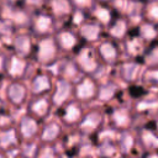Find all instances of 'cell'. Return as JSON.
Instances as JSON below:
<instances>
[{
	"mask_svg": "<svg viewBox=\"0 0 158 158\" xmlns=\"http://www.w3.org/2000/svg\"><path fill=\"white\" fill-rule=\"evenodd\" d=\"M144 42L136 35L132 37H128V40L126 41V51L128 54H131L132 57H137V56H142L146 47L143 44Z\"/></svg>",
	"mask_w": 158,
	"mask_h": 158,
	"instance_id": "28",
	"label": "cell"
},
{
	"mask_svg": "<svg viewBox=\"0 0 158 158\" xmlns=\"http://www.w3.org/2000/svg\"><path fill=\"white\" fill-rule=\"evenodd\" d=\"M110 122L115 130L126 131L132 125V115L123 107L114 109L110 112Z\"/></svg>",
	"mask_w": 158,
	"mask_h": 158,
	"instance_id": "15",
	"label": "cell"
},
{
	"mask_svg": "<svg viewBox=\"0 0 158 158\" xmlns=\"http://www.w3.org/2000/svg\"><path fill=\"white\" fill-rule=\"evenodd\" d=\"M147 1H158V0H147Z\"/></svg>",
	"mask_w": 158,
	"mask_h": 158,
	"instance_id": "45",
	"label": "cell"
},
{
	"mask_svg": "<svg viewBox=\"0 0 158 158\" xmlns=\"http://www.w3.org/2000/svg\"><path fill=\"white\" fill-rule=\"evenodd\" d=\"M123 158H133V157H128V156H127V157H123Z\"/></svg>",
	"mask_w": 158,
	"mask_h": 158,
	"instance_id": "46",
	"label": "cell"
},
{
	"mask_svg": "<svg viewBox=\"0 0 158 158\" xmlns=\"http://www.w3.org/2000/svg\"><path fill=\"white\" fill-rule=\"evenodd\" d=\"M72 94H73V83L59 77L54 86L52 88V95L49 98L51 104L54 106H63L67 104Z\"/></svg>",
	"mask_w": 158,
	"mask_h": 158,
	"instance_id": "4",
	"label": "cell"
},
{
	"mask_svg": "<svg viewBox=\"0 0 158 158\" xmlns=\"http://www.w3.org/2000/svg\"><path fill=\"white\" fill-rule=\"evenodd\" d=\"M141 79L146 85L158 86V67H151L141 73Z\"/></svg>",
	"mask_w": 158,
	"mask_h": 158,
	"instance_id": "35",
	"label": "cell"
},
{
	"mask_svg": "<svg viewBox=\"0 0 158 158\" xmlns=\"http://www.w3.org/2000/svg\"><path fill=\"white\" fill-rule=\"evenodd\" d=\"M74 63L78 67L80 73H84L85 75H89V77L96 75L101 69V62L98 58L96 52L88 46L80 47L77 51Z\"/></svg>",
	"mask_w": 158,
	"mask_h": 158,
	"instance_id": "1",
	"label": "cell"
},
{
	"mask_svg": "<svg viewBox=\"0 0 158 158\" xmlns=\"http://www.w3.org/2000/svg\"><path fill=\"white\" fill-rule=\"evenodd\" d=\"M59 72H60V78H64V79H67L69 81H72L73 79H75L77 75L80 73L79 69H78V67L75 65L74 60H69V62L63 63L60 65Z\"/></svg>",
	"mask_w": 158,
	"mask_h": 158,
	"instance_id": "33",
	"label": "cell"
},
{
	"mask_svg": "<svg viewBox=\"0 0 158 158\" xmlns=\"http://www.w3.org/2000/svg\"><path fill=\"white\" fill-rule=\"evenodd\" d=\"M30 26L35 35L41 37L49 36L54 26V17L47 12H38L31 17Z\"/></svg>",
	"mask_w": 158,
	"mask_h": 158,
	"instance_id": "6",
	"label": "cell"
},
{
	"mask_svg": "<svg viewBox=\"0 0 158 158\" xmlns=\"http://www.w3.org/2000/svg\"><path fill=\"white\" fill-rule=\"evenodd\" d=\"M0 158H5V156H4V154H2L1 152H0Z\"/></svg>",
	"mask_w": 158,
	"mask_h": 158,
	"instance_id": "44",
	"label": "cell"
},
{
	"mask_svg": "<svg viewBox=\"0 0 158 158\" xmlns=\"http://www.w3.org/2000/svg\"><path fill=\"white\" fill-rule=\"evenodd\" d=\"M27 67H28V64L26 62V58H22L20 56L12 54L6 60V64H5V69L4 70L9 74V77H11L15 80H19L20 78H22L26 74Z\"/></svg>",
	"mask_w": 158,
	"mask_h": 158,
	"instance_id": "11",
	"label": "cell"
},
{
	"mask_svg": "<svg viewBox=\"0 0 158 158\" xmlns=\"http://www.w3.org/2000/svg\"><path fill=\"white\" fill-rule=\"evenodd\" d=\"M48 4L51 9V15L58 19L72 16L74 10L70 0H49Z\"/></svg>",
	"mask_w": 158,
	"mask_h": 158,
	"instance_id": "21",
	"label": "cell"
},
{
	"mask_svg": "<svg viewBox=\"0 0 158 158\" xmlns=\"http://www.w3.org/2000/svg\"><path fill=\"white\" fill-rule=\"evenodd\" d=\"M23 1L28 6H41L44 2V0H23Z\"/></svg>",
	"mask_w": 158,
	"mask_h": 158,
	"instance_id": "39",
	"label": "cell"
},
{
	"mask_svg": "<svg viewBox=\"0 0 158 158\" xmlns=\"http://www.w3.org/2000/svg\"><path fill=\"white\" fill-rule=\"evenodd\" d=\"M91 14L93 16L95 17L96 22H99L101 26L104 25H109L111 21H112V12L111 10L106 6V5H102V4H96L91 7Z\"/></svg>",
	"mask_w": 158,
	"mask_h": 158,
	"instance_id": "27",
	"label": "cell"
},
{
	"mask_svg": "<svg viewBox=\"0 0 158 158\" xmlns=\"http://www.w3.org/2000/svg\"><path fill=\"white\" fill-rule=\"evenodd\" d=\"M10 4H15V2H17V1H20V0H7Z\"/></svg>",
	"mask_w": 158,
	"mask_h": 158,
	"instance_id": "42",
	"label": "cell"
},
{
	"mask_svg": "<svg viewBox=\"0 0 158 158\" xmlns=\"http://www.w3.org/2000/svg\"><path fill=\"white\" fill-rule=\"evenodd\" d=\"M115 142H116V146H117V149H118L120 153L128 154L131 152V149L133 148L135 143H136V137L131 132H128L127 130L126 131H120Z\"/></svg>",
	"mask_w": 158,
	"mask_h": 158,
	"instance_id": "25",
	"label": "cell"
},
{
	"mask_svg": "<svg viewBox=\"0 0 158 158\" xmlns=\"http://www.w3.org/2000/svg\"><path fill=\"white\" fill-rule=\"evenodd\" d=\"M73 7L78 9L79 11H86V10H91V7L95 5L94 0H70Z\"/></svg>",
	"mask_w": 158,
	"mask_h": 158,
	"instance_id": "37",
	"label": "cell"
},
{
	"mask_svg": "<svg viewBox=\"0 0 158 158\" xmlns=\"http://www.w3.org/2000/svg\"><path fill=\"white\" fill-rule=\"evenodd\" d=\"M136 110L139 114L144 112H154L158 110V98L156 96H146L136 102Z\"/></svg>",
	"mask_w": 158,
	"mask_h": 158,
	"instance_id": "29",
	"label": "cell"
},
{
	"mask_svg": "<svg viewBox=\"0 0 158 158\" xmlns=\"http://www.w3.org/2000/svg\"><path fill=\"white\" fill-rule=\"evenodd\" d=\"M117 153L118 149L115 139L101 136V139L98 144V154L100 156V158H115Z\"/></svg>",
	"mask_w": 158,
	"mask_h": 158,
	"instance_id": "26",
	"label": "cell"
},
{
	"mask_svg": "<svg viewBox=\"0 0 158 158\" xmlns=\"http://www.w3.org/2000/svg\"><path fill=\"white\" fill-rule=\"evenodd\" d=\"M84 158H93V157H90V156H88V157H84Z\"/></svg>",
	"mask_w": 158,
	"mask_h": 158,
	"instance_id": "47",
	"label": "cell"
},
{
	"mask_svg": "<svg viewBox=\"0 0 158 158\" xmlns=\"http://www.w3.org/2000/svg\"><path fill=\"white\" fill-rule=\"evenodd\" d=\"M15 25L9 20V19H0V37L4 36H15Z\"/></svg>",
	"mask_w": 158,
	"mask_h": 158,
	"instance_id": "36",
	"label": "cell"
},
{
	"mask_svg": "<svg viewBox=\"0 0 158 158\" xmlns=\"http://www.w3.org/2000/svg\"><path fill=\"white\" fill-rule=\"evenodd\" d=\"M79 37H81L85 42L95 43L101 38L102 26L96 21H83L79 26Z\"/></svg>",
	"mask_w": 158,
	"mask_h": 158,
	"instance_id": "9",
	"label": "cell"
},
{
	"mask_svg": "<svg viewBox=\"0 0 158 158\" xmlns=\"http://www.w3.org/2000/svg\"><path fill=\"white\" fill-rule=\"evenodd\" d=\"M141 73H142V65L139 62H137L135 59L122 62L118 67L120 78L125 83H128V84L137 81V79L141 77Z\"/></svg>",
	"mask_w": 158,
	"mask_h": 158,
	"instance_id": "8",
	"label": "cell"
},
{
	"mask_svg": "<svg viewBox=\"0 0 158 158\" xmlns=\"http://www.w3.org/2000/svg\"><path fill=\"white\" fill-rule=\"evenodd\" d=\"M38 132H40V125H38V120L37 118H35L30 114H26V115H23L20 118V122H19V135L23 139L30 141L35 136H37Z\"/></svg>",
	"mask_w": 158,
	"mask_h": 158,
	"instance_id": "13",
	"label": "cell"
},
{
	"mask_svg": "<svg viewBox=\"0 0 158 158\" xmlns=\"http://www.w3.org/2000/svg\"><path fill=\"white\" fill-rule=\"evenodd\" d=\"M143 158H158V152H147Z\"/></svg>",
	"mask_w": 158,
	"mask_h": 158,
	"instance_id": "40",
	"label": "cell"
},
{
	"mask_svg": "<svg viewBox=\"0 0 158 158\" xmlns=\"http://www.w3.org/2000/svg\"><path fill=\"white\" fill-rule=\"evenodd\" d=\"M142 56H143L144 63H146V65H148V68L158 67V44L157 43H152L148 48H146Z\"/></svg>",
	"mask_w": 158,
	"mask_h": 158,
	"instance_id": "34",
	"label": "cell"
},
{
	"mask_svg": "<svg viewBox=\"0 0 158 158\" xmlns=\"http://www.w3.org/2000/svg\"><path fill=\"white\" fill-rule=\"evenodd\" d=\"M142 17L144 21L158 23V1H147L142 9Z\"/></svg>",
	"mask_w": 158,
	"mask_h": 158,
	"instance_id": "31",
	"label": "cell"
},
{
	"mask_svg": "<svg viewBox=\"0 0 158 158\" xmlns=\"http://www.w3.org/2000/svg\"><path fill=\"white\" fill-rule=\"evenodd\" d=\"M109 35L114 40H123L127 37L128 33V21L126 17L120 16L116 19H112V21L107 25Z\"/></svg>",
	"mask_w": 158,
	"mask_h": 158,
	"instance_id": "19",
	"label": "cell"
},
{
	"mask_svg": "<svg viewBox=\"0 0 158 158\" xmlns=\"http://www.w3.org/2000/svg\"><path fill=\"white\" fill-rule=\"evenodd\" d=\"M62 133V127L60 123H58L57 121H51L48 123H46L42 130L40 131V138L42 142H44L46 144L53 143L54 141L58 139V137Z\"/></svg>",
	"mask_w": 158,
	"mask_h": 158,
	"instance_id": "22",
	"label": "cell"
},
{
	"mask_svg": "<svg viewBox=\"0 0 158 158\" xmlns=\"http://www.w3.org/2000/svg\"><path fill=\"white\" fill-rule=\"evenodd\" d=\"M101 125H102V114L99 110H90L89 112L84 114L78 123L80 132L84 135L95 133L101 127Z\"/></svg>",
	"mask_w": 158,
	"mask_h": 158,
	"instance_id": "7",
	"label": "cell"
},
{
	"mask_svg": "<svg viewBox=\"0 0 158 158\" xmlns=\"http://www.w3.org/2000/svg\"><path fill=\"white\" fill-rule=\"evenodd\" d=\"M120 90V85L115 81H105L102 84H98V91H96V99L101 102H107L112 100L116 94Z\"/></svg>",
	"mask_w": 158,
	"mask_h": 158,
	"instance_id": "23",
	"label": "cell"
},
{
	"mask_svg": "<svg viewBox=\"0 0 158 158\" xmlns=\"http://www.w3.org/2000/svg\"><path fill=\"white\" fill-rule=\"evenodd\" d=\"M6 98L12 105H22L27 98V86L20 81V80H14L6 86Z\"/></svg>",
	"mask_w": 158,
	"mask_h": 158,
	"instance_id": "12",
	"label": "cell"
},
{
	"mask_svg": "<svg viewBox=\"0 0 158 158\" xmlns=\"http://www.w3.org/2000/svg\"><path fill=\"white\" fill-rule=\"evenodd\" d=\"M17 143V133L14 128H5L0 131V147L10 148Z\"/></svg>",
	"mask_w": 158,
	"mask_h": 158,
	"instance_id": "32",
	"label": "cell"
},
{
	"mask_svg": "<svg viewBox=\"0 0 158 158\" xmlns=\"http://www.w3.org/2000/svg\"><path fill=\"white\" fill-rule=\"evenodd\" d=\"M37 158H56V152L51 146L43 147L41 151L37 152Z\"/></svg>",
	"mask_w": 158,
	"mask_h": 158,
	"instance_id": "38",
	"label": "cell"
},
{
	"mask_svg": "<svg viewBox=\"0 0 158 158\" xmlns=\"http://www.w3.org/2000/svg\"><path fill=\"white\" fill-rule=\"evenodd\" d=\"M12 47L16 56H20L22 58L28 57L33 52V42L32 37L28 33H17L12 37Z\"/></svg>",
	"mask_w": 158,
	"mask_h": 158,
	"instance_id": "14",
	"label": "cell"
},
{
	"mask_svg": "<svg viewBox=\"0 0 158 158\" xmlns=\"http://www.w3.org/2000/svg\"><path fill=\"white\" fill-rule=\"evenodd\" d=\"M96 56L101 63L106 65H115L120 58V49L117 44L111 40L101 41L96 48Z\"/></svg>",
	"mask_w": 158,
	"mask_h": 158,
	"instance_id": "5",
	"label": "cell"
},
{
	"mask_svg": "<svg viewBox=\"0 0 158 158\" xmlns=\"http://www.w3.org/2000/svg\"><path fill=\"white\" fill-rule=\"evenodd\" d=\"M56 40V43L59 49L69 52L77 48L78 46V36L69 28H63L57 32L56 36H53Z\"/></svg>",
	"mask_w": 158,
	"mask_h": 158,
	"instance_id": "17",
	"label": "cell"
},
{
	"mask_svg": "<svg viewBox=\"0 0 158 158\" xmlns=\"http://www.w3.org/2000/svg\"><path fill=\"white\" fill-rule=\"evenodd\" d=\"M137 36L143 42H154L158 38V23L143 20L137 27Z\"/></svg>",
	"mask_w": 158,
	"mask_h": 158,
	"instance_id": "24",
	"label": "cell"
},
{
	"mask_svg": "<svg viewBox=\"0 0 158 158\" xmlns=\"http://www.w3.org/2000/svg\"><path fill=\"white\" fill-rule=\"evenodd\" d=\"M53 84L48 73H37L30 83V90L35 96H42L52 91Z\"/></svg>",
	"mask_w": 158,
	"mask_h": 158,
	"instance_id": "10",
	"label": "cell"
},
{
	"mask_svg": "<svg viewBox=\"0 0 158 158\" xmlns=\"http://www.w3.org/2000/svg\"><path fill=\"white\" fill-rule=\"evenodd\" d=\"M137 139L147 152H158V133L149 128H141Z\"/></svg>",
	"mask_w": 158,
	"mask_h": 158,
	"instance_id": "18",
	"label": "cell"
},
{
	"mask_svg": "<svg viewBox=\"0 0 158 158\" xmlns=\"http://www.w3.org/2000/svg\"><path fill=\"white\" fill-rule=\"evenodd\" d=\"M83 110L78 102H67L62 114V121L65 125H75L83 117Z\"/></svg>",
	"mask_w": 158,
	"mask_h": 158,
	"instance_id": "20",
	"label": "cell"
},
{
	"mask_svg": "<svg viewBox=\"0 0 158 158\" xmlns=\"http://www.w3.org/2000/svg\"><path fill=\"white\" fill-rule=\"evenodd\" d=\"M6 19H9L15 25V27L30 26V22H31V16H28V14L22 9H14L10 12V16H7Z\"/></svg>",
	"mask_w": 158,
	"mask_h": 158,
	"instance_id": "30",
	"label": "cell"
},
{
	"mask_svg": "<svg viewBox=\"0 0 158 158\" xmlns=\"http://www.w3.org/2000/svg\"><path fill=\"white\" fill-rule=\"evenodd\" d=\"M96 91H98V84L94 80L93 77L84 75L80 78L77 84L73 86V94L79 101H89L96 98Z\"/></svg>",
	"mask_w": 158,
	"mask_h": 158,
	"instance_id": "3",
	"label": "cell"
},
{
	"mask_svg": "<svg viewBox=\"0 0 158 158\" xmlns=\"http://www.w3.org/2000/svg\"><path fill=\"white\" fill-rule=\"evenodd\" d=\"M33 51L36 60L42 65H52L58 59L59 48L56 43L54 37L51 35L41 37L36 43V48H33Z\"/></svg>",
	"mask_w": 158,
	"mask_h": 158,
	"instance_id": "2",
	"label": "cell"
},
{
	"mask_svg": "<svg viewBox=\"0 0 158 158\" xmlns=\"http://www.w3.org/2000/svg\"><path fill=\"white\" fill-rule=\"evenodd\" d=\"M94 1H96V2H99V4H102V5H106V4H109V2H112L114 0H94Z\"/></svg>",
	"mask_w": 158,
	"mask_h": 158,
	"instance_id": "41",
	"label": "cell"
},
{
	"mask_svg": "<svg viewBox=\"0 0 158 158\" xmlns=\"http://www.w3.org/2000/svg\"><path fill=\"white\" fill-rule=\"evenodd\" d=\"M156 132L158 133V120L156 121Z\"/></svg>",
	"mask_w": 158,
	"mask_h": 158,
	"instance_id": "43",
	"label": "cell"
},
{
	"mask_svg": "<svg viewBox=\"0 0 158 158\" xmlns=\"http://www.w3.org/2000/svg\"><path fill=\"white\" fill-rule=\"evenodd\" d=\"M51 100L49 98L42 95V96H36L30 104H28V114L33 116L35 118H44L49 111H51Z\"/></svg>",
	"mask_w": 158,
	"mask_h": 158,
	"instance_id": "16",
	"label": "cell"
}]
</instances>
